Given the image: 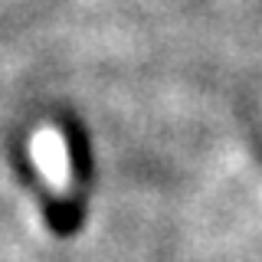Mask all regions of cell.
<instances>
[{"label":"cell","mask_w":262,"mask_h":262,"mask_svg":"<svg viewBox=\"0 0 262 262\" xmlns=\"http://www.w3.org/2000/svg\"><path fill=\"white\" fill-rule=\"evenodd\" d=\"M33 161H36L39 174L46 177L56 203H59L66 213H76V196L82 190V174H79V161L72 158L69 135L56 125L39 128V135L33 138Z\"/></svg>","instance_id":"1"}]
</instances>
